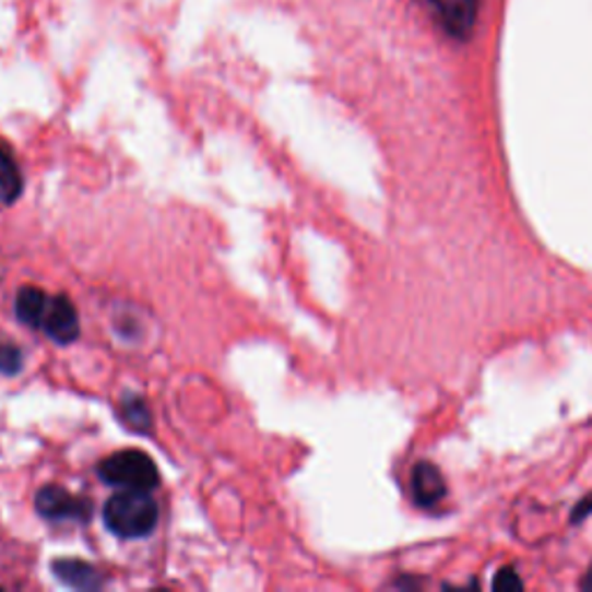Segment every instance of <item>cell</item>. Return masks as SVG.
<instances>
[{
  "label": "cell",
  "instance_id": "cell-10",
  "mask_svg": "<svg viewBox=\"0 0 592 592\" xmlns=\"http://www.w3.org/2000/svg\"><path fill=\"white\" fill-rule=\"evenodd\" d=\"M121 419L132 428L146 433L151 426V412L140 396H126L121 403Z\"/></svg>",
  "mask_w": 592,
  "mask_h": 592
},
{
  "label": "cell",
  "instance_id": "cell-13",
  "mask_svg": "<svg viewBox=\"0 0 592 592\" xmlns=\"http://www.w3.org/2000/svg\"><path fill=\"white\" fill-rule=\"evenodd\" d=\"M590 511H592V496H588V498L577 507L575 514H571V521H583V519L590 514Z\"/></svg>",
  "mask_w": 592,
  "mask_h": 592
},
{
  "label": "cell",
  "instance_id": "cell-8",
  "mask_svg": "<svg viewBox=\"0 0 592 592\" xmlns=\"http://www.w3.org/2000/svg\"><path fill=\"white\" fill-rule=\"evenodd\" d=\"M47 308H49V299L43 289L28 285V287H22L16 292L14 312H16V320L22 324L43 329Z\"/></svg>",
  "mask_w": 592,
  "mask_h": 592
},
{
  "label": "cell",
  "instance_id": "cell-11",
  "mask_svg": "<svg viewBox=\"0 0 592 592\" xmlns=\"http://www.w3.org/2000/svg\"><path fill=\"white\" fill-rule=\"evenodd\" d=\"M24 368V354L14 343H0V372L16 375Z\"/></svg>",
  "mask_w": 592,
  "mask_h": 592
},
{
  "label": "cell",
  "instance_id": "cell-4",
  "mask_svg": "<svg viewBox=\"0 0 592 592\" xmlns=\"http://www.w3.org/2000/svg\"><path fill=\"white\" fill-rule=\"evenodd\" d=\"M438 24L453 37H467L477 22L482 0H424Z\"/></svg>",
  "mask_w": 592,
  "mask_h": 592
},
{
  "label": "cell",
  "instance_id": "cell-5",
  "mask_svg": "<svg viewBox=\"0 0 592 592\" xmlns=\"http://www.w3.org/2000/svg\"><path fill=\"white\" fill-rule=\"evenodd\" d=\"M43 329L58 345H70L79 339V331H82V327H79V315L66 294H58L54 299H49Z\"/></svg>",
  "mask_w": 592,
  "mask_h": 592
},
{
  "label": "cell",
  "instance_id": "cell-7",
  "mask_svg": "<svg viewBox=\"0 0 592 592\" xmlns=\"http://www.w3.org/2000/svg\"><path fill=\"white\" fill-rule=\"evenodd\" d=\"M51 569H54L58 581H63L66 585L76 588V590H97V588H103V583H105L100 571L84 560L61 558V560L51 563Z\"/></svg>",
  "mask_w": 592,
  "mask_h": 592
},
{
  "label": "cell",
  "instance_id": "cell-3",
  "mask_svg": "<svg viewBox=\"0 0 592 592\" xmlns=\"http://www.w3.org/2000/svg\"><path fill=\"white\" fill-rule=\"evenodd\" d=\"M35 509L49 521H79L86 523L93 514V505L86 498L72 496L63 486H43L35 496Z\"/></svg>",
  "mask_w": 592,
  "mask_h": 592
},
{
  "label": "cell",
  "instance_id": "cell-9",
  "mask_svg": "<svg viewBox=\"0 0 592 592\" xmlns=\"http://www.w3.org/2000/svg\"><path fill=\"white\" fill-rule=\"evenodd\" d=\"M24 190L22 171H19L14 157L0 149V204H12Z\"/></svg>",
  "mask_w": 592,
  "mask_h": 592
},
{
  "label": "cell",
  "instance_id": "cell-6",
  "mask_svg": "<svg viewBox=\"0 0 592 592\" xmlns=\"http://www.w3.org/2000/svg\"><path fill=\"white\" fill-rule=\"evenodd\" d=\"M410 490H412V498L414 502H417L419 507H436L445 500L447 496V482H445V475L442 472L433 465V463H417L412 467V475H410Z\"/></svg>",
  "mask_w": 592,
  "mask_h": 592
},
{
  "label": "cell",
  "instance_id": "cell-12",
  "mask_svg": "<svg viewBox=\"0 0 592 592\" xmlns=\"http://www.w3.org/2000/svg\"><path fill=\"white\" fill-rule=\"evenodd\" d=\"M521 588H523V581L517 575V569H511V567L500 569L496 579H493V590H521Z\"/></svg>",
  "mask_w": 592,
  "mask_h": 592
},
{
  "label": "cell",
  "instance_id": "cell-1",
  "mask_svg": "<svg viewBox=\"0 0 592 592\" xmlns=\"http://www.w3.org/2000/svg\"><path fill=\"white\" fill-rule=\"evenodd\" d=\"M105 523L121 540L146 537L157 525V505L146 490L123 488L107 500Z\"/></svg>",
  "mask_w": 592,
  "mask_h": 592
},
{
  "label": "cell",
  "instance_id": "cell-2",
  "mask_svg": "<svg viewBox=\"0 0 592 592\" xmlns=\"http://www.w3.org/2000/svg\"><path fill=\"white\" fill-rule=\"evenodd\" d=\"M97 475L109 486L130 490L151 493L161 484V472H157L153 459L149 453L137 449L111 453V457H107L100 467H97Z\"/></svg>",
  "mask_w": 592,
  "mask_h": 592
}]
</instances>
